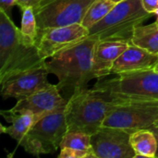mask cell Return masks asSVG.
I'll return each mask as SVG.
<instances>
[{"instance_id": "1", "label": "cell", "mask_w": 158, "mask_h": 158, "mask_svg": "<svg viewBox=\"0 0 158 158\" xmlns=\"http://www.w3.org/2000/svg\"><path fill=\"white\" fill-rule=\"evenodd\" d=\"M45 60L35 45L26 44L18 28L0 9V84L29 69L45 66Z\"/></svg>"}, {"instance_id": "2", "label": "cell", "mask_w": 158, "mask_h": 158, "mask_svg": "<svg viewBox=\"0 0 158 158\" xmlns=\"http://www.w3.org/2000/svg\"><path fill=\"white\" fill-rule=\"evenodd\" d=\"M97 42L87 37L49 58L46 67L49 73L56 76L59 90L84 89L89 81L95 79L93 72V57Z\"/></svg>"}, {"instance_id": "3", "label": "cell", "mask_w": 158, "mask_h": 158, "mask_svg": "<svg viewBox=\"0 0 158 158\" xmlns=\"http://www.w3.org/2000/svg\"><path fill=\"white\" fill-rule=\"evenodd\" d=\"M109 104L107 94L94 88L73 91L65 106L68 131L94 135L102 128Z\"/></svg>"}, {"instance_id": "4", "label": "cell", "mask_w": 158, "mask_h": 158, "mask_svg": "<svg viewBox=\"0 0 158 158\" xmlns=\"http://www.w3.org/2000/svg\"><path fill=\"white\" fill-rule=\"evenodd\" d=\"M153 15L147 12L141 0H125L117 4L98 23L89 29V38L100 41H118L131 44L134 29Z\"/></svg>"}, {"instance_id": "5", "label": "cell", "mask_w": 158, "mask_h": 158, "mask_svg": "<svg viewBox=\"0 0 158 158\" xmlns=\"http://www.w3.org/2000/svg\"><path fill=\"white\" fill-rule=\"evenodd\" d=\"M109 99L158 101V72L154 69L118 74L111 79H99L93 87Z\"/></svg>"}, {"instance_id": "6", "label": "cell", "mask_w": 158, "mask_h": 158, "mask_svg": "<svg viewBox=\"0 0 158 158\" xmlns=\"http://www.w3.org/2000/svg\"><path fill=\"white\" fill-rule=\"evenodd\" d=\"M158 121V101L137 99H110L105 127L133 132L151 129Z\"/></svg>"}, {"instance_id": "7", "label": "cell", "mask_w": 158, "mask_h": 158, "mask_svg": "<svg viewBox=\"0 0 158 158\" xmlns=\"http://www.w3.org/2000/svg\"><path fill=\"white\" fill-rule=\"evenodd\" d=\"M67 132L65 107H63L35 122L19 145L34 156L53 154L60 148Z\"/></svg>"}, {"instance_id": "8", "label": "cell", "mask_w": 158, "mask_h": 158, "mask_svg": "<svg viewBox=\"0 0 158 158\" xmlns=\"http://www.w3.org/2000/svg\"><path fill=\"white\" fill-rule=\"evenodd\" d=\"M94 0H37L33 6L38 31L81 23Z\"/></svg>"}, {"instance_id": "9", "label": "cell", "mask_w": 158, "mask_h": 158, "mask_svg": "<svg viewBox=\"0 0 158 158\" xmlns=\"http://www.w3.org/2000/svg\"><path fill=\"white\" fill-rule=\"evenodd\" d=\"M89 30L81 23L51 27L38 31L37 47L41 56L49 59L57 53L87 38Z\"/></svg>"}, {"instance_id": "10", "label": "cell", "mask_w": 158, "mask_h": 158, "mask_svg": "<svg viewBox=\"0 0 158 158\" xmlns=\"http://www.w3.org/2000/svg\"><path fill=\"white\" fill-rule=\"evenodd\" d=\"M131 132L102 126L92 135V145L95 158H135V153L131 145Z\"/></svg>"}, {"instance_id": "11", "label": "cell", "mask_w": 158, "mask_h": 158, "mask_svg": "<svg viewBox=\"0 0 158 158\" xmlns=\"http://www.w3.org/2000/svg\"><path fill=\"white\" fill-rule=\"evenodd\" d=\"M59 91L56 84H50L30 96L19 99L16 105L7 111L10 113L29 111L34 115L37 122L44 116L66 106L68 100L61 96Z\"/></svg>"}, {"instance_id": "12", "label": "cell", "mask_w": 158, "mask_h": 158, "mask_svg": "<svg viewBox=\"0 0 158 158\" xmlns=\"http://www.w3.org/2000/svg\"><path fill=\"white\" fill-rule=\"evenodd\" d=\"M49 71L46 65L21 72L1 84V96L3 99H20L49 86L47 76Z\"/></svg>"}, {"instance_id": "13", "label": "cell", "mask_w": 158, "mask_h": 158, "mask_svg": "<svg viewBox=\"0 0 158 158\" xmlns=\"http://www.w3.org/2000/svg\"><path fill=\"white\" fill-rule=\"evenodd\" d=\"M158 64V55L151 53L133 44H129L127 49L115 61L112 74L155 69Z\"/></svg>"}, {"instance_id": "14", "label": "cell", "mask_w": 158, "mask_h": 158, "mask_svg": "<svg viewBox=\"0 0 158 158\" xmlns=\"http://www.w3.org/2000/svg\"><path fill=\"white\" fill-rule=\"evenodd\" d=\"M129 44L118 41L97 42L93 57V72L95 79H103L112 74L115 61L127 49Z\"/></svg>"}, {"instance_id": "15", "label": "cell", "mask_w": 158, "mask_h": 158, "mask_svg": "<svg viewBox=\"0 0 158 158\" xmlns=\"http://www.w3.org/2000/svg\"><path fill=\"white\" fill-rule=\"evenodd\" d=\"M1 115L7 122L11 123V125L8 127L1 126V131L9 135L18 143L23 140V138L36 122L34 115L29 111H24L21 113H10L7 110H2Z\"/></svg>"}, {"instance_id": "16", "label": "cell", "mask_w": 158, "mask_h": 158, "mask_svg": "<svg viewBox=\"0 0 158 158\" xmlns=\"http://www.w3.org/2000/svg\"><path fill=\"white\" fill-rule=\"evenodd\" d=\"M130 143L135 153V158L156 157L157 139L151 129H142L133 131L131 134Z\"/></svg>"}, {"instance_id": "17", "label": "cell", "mask_w": 158, "mask_h": 158, "mask_svg": "<svg viewBox=\"0 0 158 158\" xmlns=\"http://www.w3.org/2000/svg\"><path fill=\"white\" fill-rule=\"evenodd\" d=\"M131 44L158 55V22L139 25L134 29Z\"/></svg>"}, {"instance_id": "18", "label": "cell", "mask_w": 158, "mask_h": 158, "mask_svg": "<svg viewBox=\"0 0 158 158\" xmlns=\"http://www.w3.org/2000/svg\"><path fill=\"white\" fill-rule=\"evenodd\" d=\"M20 34L23 42L29 45H35L38 38V26L32 6L21 9Z\"/></svg>"}, {"instance_id": "19", "label": "cell", "mask_w": 158, "mask_h": 158, "mask_svg": "<svg viewBox=\"0 0 158 158\" xmlns=\"http://www.w3.org/2000/svg\"><path fill=\"white\" fill-rule=\"evenodd\" d=\"M117 4L110 0H94L87 9L81 24L88 30L101 21Z\"/></svg>"}, {"instance_id": "20", "label": "cell", "mask_w": 158, "mask_h": 158, "mask_svg": "<svg viewBox=\"0 0 158 158\" xmlns=\"http://www.w3.org/2000/svg\"><path fill=\"white\" fill-rule=\"evenodd\" d=\"M62 148H72L85 151L92 156V158H95L92 145V135L84 132L68 131L61 142L60 149Z\"/></svg>"}, {"instance_id": "21", "label": "cell", "mask_w": 158, "mask_h": 158, "mask_svg": "<svg viewBox=\"0 0 158 158\" xmlns=\"http://www.w3.org/2000/svg\"><path fill=\"white\" fill-rule=\"evenodd\" d=\"M59 158H92V156L81 150H76L72 148H62L58 155Z\"/></svg>"}, {"instance_id": "22", "label": "cell", "mask_w": 158, "mask_h": 158, "mask_svg": "<svg viewBox=\"0 0 158 158\" xmlns=\"http://www.w3.org/2000/svg\"><path fill=\"white\" fill-rule=\"evenodd\" d=\"M141 2L143 8L151 14H156L158 10V0H141Z\"/></svg>"}, {"instance_id": "23", "label": "cell", "mask_w": 158, "mask_h": 158, "mask_svg": "<svg viewBox=\"0 0 158 158\" xmlns=\"http://www.w3.org/2000/svg\"><path fill=\"white\" fill-rule=\"evenodd\" d=\"M17 6V0H0V9L11 17L12 8Z\"/></svg>"}, {"instance_id": "24", "label": "cell", "mask_w": 158, "mask_h": 158, "mask_svg": "<svg viewBox=\"0 0 158 158\" xmlns=\"http://www.w3.org/2000/svg\"><path fill=\"white\" fill-rule=\"evenodd\" d=\"M37 0H17V6L19 7V9H23L28 6H34Z\"/></svg>"}, {"instance_id": "25", "label": "cell", "mask_w": 158, "mask_h": 158, "mask_svg": "<svg viewBox=\"0 0 158 158\" xmlns=\"http://www.w3.org/2000/svg\"><path fill=\"white\" fill-rule=\"evenodd\" d=\"M151 130L154 131V133H155V135H156V139H157V144H158V126H154V127H152L151 128ZM158 158V146H157V153H156V157Z\"/></svg>"}, {"instance_id": "26", "label": "cell", "mask_w": 158, "mask_h": 158, "mask_svg": "<svg viewBox=\"0 0 158 158\" xmlns=\"http://www.w3.org/2000/svg\"><path fill=\"white\" fill-rule=\"evenodd\" d=\"M110 1L113 2V3H115V4H118V3H121V2H123L125 0H110Z\"/></svg>"}, {"instance_id": "27", "label": "cell", "mask_w": 158, "mask_h": 158, "mask_svg": "<svg viewBox=\"0 0 158 158\" xmlns=\"http://www.w3.org/2000/svg\"><path fill=\"white\" fill-rule=\"evenodd\" d=\"M154 69H155L156 71H157V72H158V64H157V65H156V68H155Z\"/></svg>"}, {"instance_id": "28", "label": "cell", "mask_w": 158, "mask_h": 158, "mask_svg": "<svg viewBox=\"0 0 158 158\" xmlns=\"http://www.w3.org/2000/svg\"><path fill=\"white\" fill-rule=\"evenodd\" d=\"M155 126H158V121L156 123V125H155Z\"/></svg>"}]
</instances>
